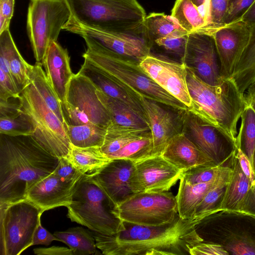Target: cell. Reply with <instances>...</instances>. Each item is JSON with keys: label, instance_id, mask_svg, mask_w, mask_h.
I'll return each mask as SVG.
<instances>
[{"label": "cell", "instance_id": "obj_1", "mask_svg": "<svg viewBox=\"0 0 255 255\" xmlns=\"http://www.w3.org/2000/svg\"><path fill=\"white\" fill-rule=\"evenodd\" d=\"M198 222L178 215L171 223L145 226L123 221L124 230L107 235L94 232L97 248L105 255H189L202 242L195 230Z\"/></svg>", "mask_w": 255, "mask_h": 255}, {"label": "cell", "instance_id": "obj_2", "mask_svg": "<svg viewBox=\"0 0 255 255\" xmlns=\"http://www.w3.org/2000/svg\"><path fill=\"white\" fill-rule=\"evenodd\" d=\"M59 158L31 136H0V205L25 199L29 190L55 170Z\"/></svg>", "mask_w": 255, "mask_h": 255}, {"label": "cell", "instance_id": "obj_3", "mask_svg": "<svg viewBox=\"0 0 255 255\" xmlns=\"http://www.w3.org/2000/svg\"><path fill=\"white\" fill-rule=\"evenodd\" d=\"M191 104L188 110L204 121L225 131L236 141L237 125L246 107L245 97L231 78L209 85L186 67Z\"/></svg>", "mask_w": 255, "mask_h": 255}, {"label": "cell", "instance_id": "obj_4", "mask_svg": "<svg viewBox=\"0 0 255 255\" xmlns=\"http://www.w3.org/2000/svg\"><path fill=\"white\" fill-rule=\"evenodd\" d=\"M83 57L139 101L142 97L179 111L188 108L155 82L140 67L139 61L93 44H87Z\"/></svg>", "mask_w": 255, "mask_h": 255}, {"label": "cell", "instance_id": "obj_5", "mask_svg": "<svg viewBox=\"0 0 255 255\" xmlns=\"http://www.w3.org/2000/svg\"><path fill=\"white\" fill-rule=\"evenodd\" d=\"M116 207L92 177L83 174L74 186L67 217L93 232L111 235L124 230Z\"/></svg>", "mask_w": 255, "mask_h": 255}, {"label": "cell", "instance_id": "obj_6", "mask_svg": "<svg viewBox=\"0 0 255 255\" xmlns=\"http://www.w3.org/2000/svg\"><path fill=\"white\" fill-rule=\"evenodd\" d=\"M71 17L81 26L104 32L138 28L145 11L137 0H66Z\"/></svg>", "mask_w": 255, "mask_h": 255}, {"label": "cell", "instance_id": "obj_7", "mask_svg": "<svg viewBox=\"0 0 255 255\" xmlns=\"http://www.w3.org/2000/svg\"><path fill=\"white\" fill-rule=\"evenodd\" d=\"M195 230L202 242L221 246L232 255H255V216L221 210L198 221Z\"/></svg>", "mask_w": 255, "mask_h": 255}, {"label": "cell", "instance_id": "obj_8", "mask_svg": "<svg viewBox=\"0 0 255 255\" xmlns=\"http://www.w3.org/2000/svg\"><path fill=\"white\" fill-rule=\"evenodd\" d=\"M21 109L29 117L34 131L31 137L52 155L68 158L71 143L66 128L43 100L31 82L17 99Z\"/></svg>", "mask_w": 255, "mask_h": 255}, {"label": "cell", "instance_id": "obj_9", "mask_svg": "<svg viewBox=\"0 0 255 255\" xmlns=\"http://www.w3.org/2000/svg\"><path fill=\"white\" fill-rule=\"evenodd\" d=\"M71 16L66 0H30L26 28L36 62L42 63Z\"/></svg>", "mask_w": 255, "mask_h": 255}, {"label": "cell", "instance_id": "obj_10", "mask_svg": "<svg viewBox=\"0 0 255 255\" xmlns=\"http://www.w3.org/2000/svg\"><path fill=\"white\" fill-rule=\"evenodd\" d=\"M42 213L27 199L0 205V255H18L32 246Z\"/></svg>", "mask_w": 255, "mask_h": 255}, {"label": "cell", "instance_id": "obj_11", "mask_svg": "<svg viewBox=\"0 0 255 255\" xmlns=\"http://www.w3.org/2000/svg\"><path fill=\"white\" fill-rule=\"evenodd\" d=\"M122 221L145 226L172 222L178 215L176 197L171 192L137 193L115 209Z\"/></svg>", "mask_w": 255, "mask_h": 255}, {"label": "cell", "instance_id": "obj_12", "mask_svg": "<svg viewBox=\"0 0 255 255\" xmlns=\"http://www.w3.org/2000/svg\"><path fill=\"white\" fill-rule=\"evenodd\" d=\"M182 130L217 166L232 167L236 141L225 131L202 120L188 109L180 111Z\"/></svg>", "mask_w": 255, "mask_h": 255}, {"label": "cell", "instance_id": "obj_13", "mask_svg": "<svg viewBox=\"0 0 255 255\" xmlns=\"http://www.w3.org/2000/svg\"><path fill=\"white\" fill-rule=\"evenodd\" d=\"M63 29L79 35L86 44L95 45L138 61L150 54L143 24L132 29L108 32L81 26L71 17Z\"/></svg>", "mask_w": 255, "mask_h": 255}, {"label": "cell", "instance_id": "obj_14", "mask_svg": "<svg viewBox=\"0 0 255 255\" xmlns=\"http://www.w3.org/2000/svg\"><path fill=\"white\" fill-rule=\"evenodd\" d=\"M181 62L200 79L211 85L225 79L221 75V64L213 37L202 29L189 33Z\"/></svg>", "mask_w": 255, "mask_h": 255}, {"label": "cell", "instance_id": "obj_15", "mask_svg": "<svg viewBox=\"0 0 255 255\" xmlns=\"http://www.w3.org/2000/svg\"><path fill=\"white\" fill-rule=\"evenodd\" d=\"M92 177L116 207L142 192L134 162L128 159H112Z\"/></svg>", "mask_w": 255, "mask_h": 255}, {"label": "cell", "instance_id": "obj_16", "mask_svg": "<svg viewBox=\"0 0 255 255\" xmlns=\"http://www.w3.org/2000/svg\"><path fill=\"white\" fill-rule=\"evenodd\" d=\"M201 29L212 35L220 61L221 76L230 78L249 42L251 27L239 20L215 28Z\"/></svg>", "mask_w": 255, "mask_h": 255}, {"label": "cell", "instance_id": "obj_17", "mask_svg": "<svg viewBox=\"0 0 255 255\" xmlns=\"http://www.w3.org/2000/svg\"><path fill=\"white\" fill-rule=\"evenodd\" d=\"M139 65L159 86L188 108L190 106L191 100L187 85L185 64L150 54L139 61Z\"/></svg>", "mask_w": 255, "mask_h": 255}, {"label": "cell", "instance_id": "obj_18", "mask_svg": "<svg viewBox=\"0 0 255 255\" xmlns=\"http://www.w3.org/2000/svg\"><path fill=\"white\" fill-rule=\"evenodd\" d=\"M97 89L87 77L79 72L74 74L68 84L65 102L86 114L93 124L107 128L111 120L97 96Z\"/></svg>", "mask_w": 255, "mask_h": 255}, {"label": "cell", "instance_id": "obj_19", "mask_svg": "<svg viewBox=\"0 0 255 255\" xmlns=\"http://www.w3.org/2000/svg\"><path fill=\"white\" fill-rule=\"evenodd\" d=\"M134 164L142 192L168 191L182 177L183 171L162 155H152Z\"/></svg>", "mask_w": 255, "mask_h": 255}, {"label": "cell", "instance_id": "obj_20", "mask_svg": "<svg viewBox=\"0 0 255 255\" xmlns=\"http://www.w3.org/2000/svg\"><path fill=\"white\" fill-rule=\"evenodd\" d=\"M65 180L53 172L33 185L26 199L36 205L42 212L71 203L74 186L76 183Z\"/></svg>", "mask_w": 255, "mask_h": 255}, {"label": "cell", "instance_id": "obj_21", "mask_svg": "<svg viewBox=\"0 0 255 255\" xmlns=\"http://www.w3.org/2000/svg\"><path fill=\"white\" fill-rule=\"evenodd\" d=\"M46 75L61 104L66 101L68 84L74 75L67 49L57 41L49 45L42 62Z\"/></svg>", "mask_w": 255, "mask_h": 255}, {"label": "cell", "instance_id": "obj_22", "mask_svg": "<svg viewBox=\"0 0 255 255\" xmlns=\"http://www.w3.org/2000/svg\"><path fill=\"white\" fill-rule=\"evenodd\" d=\"M140 102L146 114L152 136V155H161L171 139L178 131L172 114L157 102L142 97Z\"/></svg>", "mask_w": 255, "mask_h": 255}, {"label": "cell", "instance_id": "obj_23", "mask_svg": "<svg viewBox=\"0 0 255 255\" xmlns=\"http://www.w3.org/2000/svg\"><path fill=\"white\" fill-rule=\"evenodd\" d=\"M161 155L182 171L200 165H216L181 131L171 139Z\"/></svg>", "mask_w": 255, "mask_h": 255}, {"label": "cell", "instance_id": "obj_24", "mask_svg": "<svg viewBox=\"0 0 255 255\" xmlns=\"http://www.w3.org/2000/svg\"><path fill=\"white\" fill-rule=\"evenodd\" d=\"M78 72L87 77L97 89L107 95L124 102L148 121L141 102L106 76L90 61L85 59Z\"/></svg>", "mask_w": 255, "mask_h": 255}, {"label": "cell", "instance_id": "obj_25", "mask_svg": "<svg viewBox=\"0 0 255 255\" xmlns=\"http://www.w3.org/2000/svg\"><path fill=\"white\" fill-rule=\"evenodd\" d=\"M222 167L218 176L214 179L204 183L191 184L182 178L176 199L179 216L186 220H194L196 208L207 193L220 181L225 167Z\"/></svg>", "mask_w": 255, "mask_h": 255}, {"label": "cell", "instance_id": "obj_26", "mask_svg": "<svg viewBox=\"0 0 255 255\" xmlns=\"http://www.w3.org/2000/svg\"><path fill=\"white\" fill-rule=\"evenodd\" d=\"M96 93L107 110L112 123L134 128H149V123L145 119L124 102L107 95L98 89Z\"/></svg>", "mask_w": 255, "mask_h": 255}, {"label": "cell", "instance_id": "obj_27", "mask_svg": "<svg viewBox=\"0 0 255 255\" xmlns=\"http://www.w3.org/2000/svg\"><path fill=\"white\" fill-rule=\"evenodd\" d=\"M232 168L221 210L238 211L242 200L253 184L242 170L236 155L233 161Z\"/></svg>", "mask_w": 255, "mask_h": 255}, {"label": "cell", "instance_id": "obj_28", "mask_svg": "<svg viewBox=\"0 0 255 255\" xmlns=\"http://www.w3.org/2000/svg\"><path fill=\"white\" fill-rule=\"evenodd\" d=\"M68 159L83 174L91 177L112 160L102 152L100 147H79L72 145Z\"/></svg>", "mask_w": 255, "mask_h": 255}, {"label": "cell", "instance_id": "obj_29", "mask_svg": "<svg viewBox=\"0 0 255 255\" xmlns=\"http://www.w3.org/2000/svg\"><path fill=\"white\" fill-rule=\"evenodd\" d=\"M251 29L249 42L230 78L244 95L248 87L255 81V26Z\"/></svg>", "mask_w": 255, "mask_h": 255}, {"label": "cell", "instance_id": "obj_30", "mask_svg": "<svg viewBox=\"0 0 255 255\" xmlns=\"http://www.w3.org/2000/svg\"><path fill=\"white\" fill-rule=\"evenodd\" d=\"M150 130L149 128H134L111 122L106 128L104 140L100 149L110 158L128 142Z\"/></svg>", "mask_w": 255, "mask_h": 255}, {"label": "cell", "instance_id": "obj_31", "mask_svg": "<svg viewBox=\"0 0 255 255\" xmlns=\"http://www.w3.org/2000/svg\"><path fill=\"white\" fill-rule=\"evenodd\" d=\"M143 25L150 45L159 38L189 34L171 15L163 12H152L146 15Z\"/></svg>", "mask_w": 255, "mask_h": 255}, {"label": "cell", "instance_id": "obj_32", "mask_svg": "<svg viewBox=\"0 0 255 255\" xmlns=\"http://www.w3.org/2000/svg\"><path fill=\"white\" fill-rule=\"evenodd\" d=\"M71 249L72 255H95L97 246L93 233L82 227L71 228L53 234Z\"/></svg>", "mask_w": 255, "mask_h": 255}, {"label": "cell", "instance_id": "obj_33", "mask_svg": "<svg viewBox=\"0 0 255 255\" xmlns=\"http://www.w3.org/2000/svg\"><path fill=\"white\" fill-rule=\"evenodd\" d=\"M71 144L79 147H101L106 128L94 124L70 126L64 123Z\"/></svg>", "mask_w": 255, "mask_h": 255}, {"label": "cell", "instance_id": "obj_34", "mask_svg": "<svg viewBox=\"0 0 255 255\" xmlns=\"http://www.w3.org/2000/svg\"><path fill=\"white\" fill-rule=\"evenodd\" d=\"M232 170V167H225L219 182L207 193L197 206L194 220L199 221L206 216L221 210L227 184Z\"/></svg>", "mask_w": 255, "mask_h": 255}, {"label": "cell", "instance_id": "obj_35", "mask_svg": "<svg viewBox=\"0 0 255 255\" xmlns=\"http://www.w3.org/2000/svg\"><path fill=\"white\" fill-rule=\"evenodd\" d=\"M171 15L189 33L205 27L207 24L204 15L190 0H176Z\"/></svg>", "mask_w": 255, "mask_h": 255}, {"label": "cell", "instance_id": "obj_36", "mask_svg": "<svg viewBox=\"0 0 255 255\" xmlns=\"http://www.w3.org/2000/svg\"><path fill=\"white\" fill-rule=\"evenodd\" d=\"M41 63L36 62L30 73L31 81L47 104L60 120L64 124L61 103L50 85Z\"/></svg>", "mask_w": 255, "mask_h": 255}, {"label": "cell", "instance_id": "obj_37", "mask_svg": "<svg viewBox=\"0 0 255 255\" xmlns=\"http://www.w3.org/2000/svg\"><path fill=\"white\" fill-rule=\"evenodd\" d=\"M240 119L241 125L236 138V145L248 157L253 166L255 150V112L251 107L246 106Z\"/></svg>", "mask_w": 255, "mask_h": 255}, {"label": "cell", "instance_id": "obj_38", "mask_svg": "<svg viewBox=\"0 0 255 255\" xmlns=\"http://www.w3.org/2000/svg\"><path fill=\"white\" fill-rule=\"evenodd\" d=\"M152 150L153 140L150 130L128 142L110 158L126 159L135 162L152 156Z\"/></svg>", "mask_w": 255, "mask_h": 255}, {"label": "cell", "instance_id": "obj_39", "mask_svg": "<svg viewBox=\"0 0 255 255\" xmlns=\"http://www.w3.org/2000/svg\"><path fill=\"white\" fill-rule=\"evenodd\" d=\"M34 131L32 122L20 107L16 113L0 116V134L11 136H32Z\"/></svg>", "mask_w": 255, "mask_h": 255}, {"label": "cell", "instance_id": "obj_40", "mask_svg": "<svg viewBox=\"0 0 255 255\" xmlns=\"http://www.w3.org/2000/svg\"><path fill=\"white\" fill-rule=\"evenodd\" d=\"M32 68L33 65L24 60L15 46L10 56V71L13 79L21 92L31 82L30 73Z\"/></svg>", "mask_w": 255, "mask_h": 255}, {"label": "cell", "instance_id": "obj_41", "mask_svg": "<svg viewBox=\"0 0 255 255\" xmlns=\"http://www.w3.org/2000/svg\"><path fill=\"white\" fill-rule=\"evenodd\" d=\"M223 166L200 165L182 172L184 181L191 184L204 183L216 178Z\"/></svg>", "mask_w": 255, "mask_h": 255}, {"label": "cell", "instance_id": "obj_42", "mask_svg": "<svg viewBox=\"0 0 255 255\" xmlns=\"http://www.w3.org/2000/svg\"><path fill=\"white\" fill-rule=\"evenodd\" d=\"M188 34L168 36L156 39L150 44V47H158L166 53L178 56L181 60L185 53Z\"/></svg>", "mask_w": 255, "mask_h": 255}, {"label": "cell", "instance_id": "obj_43", "mask_svg": "<svg viewBox=\"0 0 255 255\" xmlns=\"http://www.w3.org/2000/svg\"><path fill=\"white\" fill-rule=\"evenodd\" d=\"M232 0H209L208 11L205 15L206 28H215L223 25V20Z\"/></svg>", "mask_w": 255, "mask_h": 255}, {"label": "cell", "instance_id": "obj_44", "mask_svg": "<svg viewBox=\"0 0 255 255\" xmlns=\"http://www.w3.org/2000/svg\"><path fill=\"white\" fill-rule=\"evenodd\" d=\"M15 46L9 29L0 33V70L11 77L10 58Z\"/></svg>", "mask_w": 255, "mask_h": 255}, {"label": "cell", "instance_id": "obj_45", "mask_svg": "<svg viewBox=\"0 0 255 255\" xmlns=\"http://www.w3.org/2000/svg\"><path fill=\"white\" fill-rule=\"evenodd\" d=\"M255 0H232L223 20V24L241 20Z\"/></svg>", "mask_w": 255, "mask_h": 255}, {"label": "cell", "instance_id": "obj_46", "mask_svg": "<svg viewBox=\"0 0 255 255\" xmlns=\"http://www.w3.org/2000/svg\"><path fill=\"white\" fill-rule=\"evenodd\" d=\"M61 106L65 123L68 125L79 126L93 124L87 115L78 108L66 102L61 104Z\"/></svg>", "mask_w": 255, "mask_h": 255}, {"label": "cell", "instance_id": "obj_47", "mask_svg": "<svg viewBox=\"0 0 255 255\" xmlns=\"http://www.w3.org/2000/svg\"><path fill=\"white\" fill-rule=\"evenodd\" d=\"M20 93L12 77L0 70V101L18 99Z\"/></svg>", "mask_w": 255, "mask_h": 255}, {"label": "cell", "instance_id": "obj_48", "mask_svg": "<svg viewBox=\"0 0 255 255\" xmlns=\"http://www.w3.org/2000/svg\"><path fill=\"white\" fill-rule=\"evenodd\" d=\"M53 173L70 182H77L83 175L67 157L59 159L58 164Z\"/></svg>", "mask_w": 255, "mask_h": 255}, {"label": "cell", "instance_id": "obj_49", "mask_svg": "<svg viewBox=\"0 0 255 255\" xmlns=\"http://www.w3.org/2000/svg\"><path fill=\"white\" fill-rule=\"evenodd\" d=\"M190 255H228V253L220 245L201 242L192 247Z\"/></svg>", "mask_w": 255, "mask_h": 255}, {"label": "cell", "instance_id": "obj_50", "mask_svg": "<svg viewBox=\"0 0 255 255\" xmlns=\"http://www.w3.org/2000/svg\"><path fill=\"white\" fill-rule=\"evenodd\" d=\"M14 0H0V33L9 29L13 16Z\"/></svg>", "mask_w": 255, "mask_h": 255}, {"label": "cell", "instance_id": "obj_51", "mask_svg": "<svg viewBox=\"0 0 255 255\" xmlns=\"http://www.w3.org/2000/svg\"><path fill=\"white\" fill-rule=\"evenodd\" d=\"M53 241L61 242L59 238L56 237L54 234H51L42 227L40 221L34 235L32 246L36 245L48 246Z\"/></svg>", "mask_w": 255, "mask_h": 255}, {"label": "cell", "instance_id": "obj_52", "mask_svg": "<svg viewBox=\"0 0 255 255\" xmlns=\"http://www.w3.org/2000/svg\"><path fill=\"white\" fill-rule=\"evenodd\" d=\"M238 211L255 216V185H252L242 200Z\"/></svg>", "mask_w": 255, "mask_h": 255}, {"label": "cell", "instance_id": "obj_53", "mask_svg": "<svg viewBox=\"0 0 255 255\" xmlns=\"http://www.w3.org/2000/svg\"><path fill=\"white\" fill-rule=\"evenodd\" d=\"M236 155L244 172L254 185L255 183V173L250 160L239 147H236Z\"/></svg>", "mask_w": 255, "mask_h": 255}, {"label": "cell", "instance_id": "obj_54", "mask_svg": "<svg viewBox=\"0 0 255 255\" xmlns=\"http://www.w3.org/2000/svg\"><path fill=\"white\" fill-rule=\"evenodd\" d=\"M36 255H72L70 248L53 246L49 248H38L33 249Z\"/></svg>", "mask_w": 255, "mask_h": 255}, {"label": "cell", "instance_id": "obj_55", "mask_svg": "<svg viewBox=\"0 0 255 255\" xmlns=\"http://www.w3.org/2000/svg\"><path fill=\"white\" fill-rule=\"evenodd\" d=\"M244 94L246 106L251 107L255 112V81L247 88Z\"/></svg>", "mask_w": 255, "mask_h": 255}, {"label": "cell", "instance_id": "obj_56", "mask_svg": "<svg viewBox=\"0 0 255 255\" xmlns=\"http://www.w3.org/2000/svg\"><path fill=\"white\" fill-rule=\"evenodd\" d=\"M241 20L250 27L255 26V0L243 15Z\"/></svg>", "mask_w": 255, "mask_h": 255}, {"label": "cell", "instance_id": "obj_57", "mask_svg": "<svg viewBox=\"0 0 255 255\" xmlns=\"http://www.w3.org/2000/svg\"><path fill=\"white\" fill-rule=\"evenodd\" d=\"M198 8L204 5L207 0H190Z\"/></svg>", "mask_w": 255, "mask_h": 255}, {"label": "cell", "instance_id": "obj_58", "mask_svg": "<svg viewBox=\"0 0 255 255\" xmlns=\"http://www.w3.org/2000/svg\"><path fill=\"white\" fill-rule=\"evenodd\" d=\"M253 166H254V171L255 173V150L254 154Z\"/></svg>", "mask_w": 255, "mask_h": 255}, {"label": "cell", "instance_id": "obj_59", "mask_svg": "<svg viewBox=\"0 0 255 255\" xmlns=\"http://www.w3.org/2000/svg\"><path fill=\"white\" fill-rule=\"evenodd\" d=\"M254 184L255 185V183Z\"/></svg>", "mask_w": 255, "mask_h": 255}]
</instances>
